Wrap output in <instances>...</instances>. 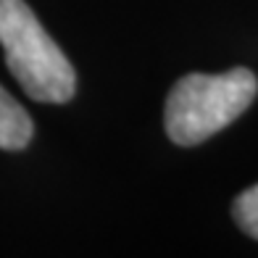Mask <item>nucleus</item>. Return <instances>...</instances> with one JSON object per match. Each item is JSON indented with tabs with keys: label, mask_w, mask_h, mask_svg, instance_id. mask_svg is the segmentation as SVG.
Listing matches in <instances>:
<instances>
[{
	"label": "nucleus",
	"mask_w": 258,
	"mask_h": 258,
	"mask_svg": "<svg viewBox=\"0 0 258 258\" xmlns=\"http://www.w3.org/2000/svg\"><path fill=\"white\" fill-rule=\"evenodd\" d=\"M0 45L8 72L32 100L69 103L74 98V66L24 0H0Z\"/></svg>",
	"instance_id": "obj_2"
},
{
	"label": "nucleus",
	"mask_w": 258,
	"mask_h": 258,
	"mask_svg": "<svg viewBox=\"0 0 258 258\" xmlns=\"http://www.w3.org/2000/svg\"><path fill=\"white\" fill-rule=\"evenodd\" d=\"M34 135L32 116L21 108L8 92L0 87V148L3 150H24Z\"/></svg>",
	"instance_id": "obj_3"
},
{
	"label": "nucleus",
	"mask_w": 258,
	"mask_h": 258,
	"mask_svg": "<svg viewBox=\"0 0 258 258\" xmlns=\"http://www.w3.org/2000/svg\"><path fill=\"white\" fill-rule=\"evenodd\" d=\"M258 79L237 66L224 74H187L166 100V132L177 145H201L250 108Z\"/></svg>",
	"instance_id": "obj_1"
},
{
	"label": "nucleus",
	"mask_w": 258,
	"mask_h": 258,
	"mask_svg": "<svg viewBox=\"0 0 258 258\" xmlns=\"http://www.w3.org/2000/svg\"><path fill=\"white\" fill-rule=\"evenodd\" d=\"M232 216L245 234H250L253 240H258V184H253L250 190H245L234 198Z\"/></svg>",
	"instance_id": "obj_4"
}]
</instances>
